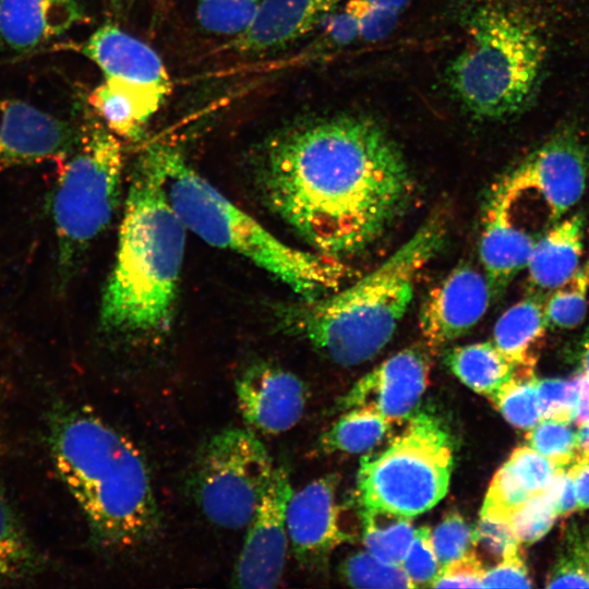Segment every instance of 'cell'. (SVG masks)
<instances>
[{
    "mask_svg": "<svg viewBox=\"0 0 589 589\" xmlns=\"http://www.w3.org/2000/svg\"><path fill=\"white\" fill-rule=\"evenodd\" d=\"M266 205L312 248L333 257L380 239L407 207L412 183L390 134L364 115L298 121L257 152Z\"/></svg>",
    "mask_w": 589,
    "mask_h": 589,
    "instance_id": "cell-1",
    "label": "cell"
},
{
    "mask_svg": "<svg viewBox=\"0 0 589 589\" xmlns=\"http://www.w3.org/2000/svg\"><path fill=\"white\" fill-rule=\"evenodd\" d=\"M48 445L97 549L128 551L156 537L160 515L151 474L127 436L93 413L63 406L49 416Z\"/></svg>",
    "mask_w": 589,
    "mask_h": 589,
    "instance_id": "cell-2",
    "label": "cell"
},
{
    "mask_svg": "<svg viewBox=\"0 0 589 589\" xmlns=\"http://www.w3.org/2000/svg\"><path fill=\"white\" fill-rule=\"evenodd\" d=\"M187 231L147 147L128 188L116 260L100 302L99 321L106 332L149 339L169 329Z\"/></svg>",
    "mask_w": 589,
    "mask_h": 589,
    "instance_id": "cell-3",
    "label": "cell"
},
{
    "mask_svg": "<svg viewBox=\"0 0 589 589\" xmlns=\"http://www.w3.org/2000/svg\"><path fill=\"white\" fill-rule=\"evenodd\" d=\"M446 220L433 214L381 265L356 283L286 310V325L332 361L357 365L390 340L419 274L444 244Z\"/></svg>",
    "mask_w": 589,
    "mask_h": 589,
    "instance_id": "cell-4",
    "label": "cell"
},
{
    "mask_svg": "<svg viewBox=\"0 0 589 589\" xmlns=\"http://www.w3.org/2000/svg\"><path fill=\"white\" fill-rule=\"evenodd\" d=\"M168 200L185 228L213 247L232 251L304 299L340 288L351 272L337 257L291 247L201 176L176 147L148 146Z\"/></svg>",
    "mask_w": 589,
    "mask_h": 589,
    "instance_id": "cell-5",
    "label": "cell"
},
{
    "mask_svg": "<svg viewBox=\"0 0 589 589\" xmlns=\"http://www.w3.org/2000/svg\"><path fill=\"white\" fill-rule=\"evenodd\" d=\"M467 40L445 70L447 87L471 117L510 118L540 89L549 53L542 28L524 10L497 2L465 17Z\"/></svg>",
    "mask_w": 589,
    "mask_h": 589,
    "instance_id": "cell-6",
    "label": "cell"
},
{
    "mask_svg": "<svg viewBox=\"0 0 589 589\" xmlns=\"http://www.w3.org/2000/svg\"><path fill=\"white\" fill-rule=\"evenodd\" d=\"M51 197L58 273L67 284L91 243L108 227L120 202L123 151L120 139L88 117L62 159Z\"/></svg>",
    "mask_w": 589,
    "mask_h": 589,
    "instance_id": "cell-7",
    "label": "cell"
},
{
    "mask_svg": "<svg viewBox=\"0 0 589 589\" xmlns=\"http://www.w3.org/2000/svg\"><path fill=\"white\" fill-rule=\"evenodd\" d=\"M452 470L453 445L444 423L431 413L414 411L383 450L361 458L360 504L412 518L446 495Z\"/></svg>",
    "mask_w": 589,
    "mask_h": 589,
    "instance_id": "cell-8",
    "label": "cell"
},
{
    "mask_svg": "<svg viewBox=\"0 0 589 589\" xmlns=\"http://www.w3.org/2000/svg\"><path fill=\"white\" fill-rule=\"evenodd\" d=\"M274 469L271 455L252 430L226 428L197 450L191 474L194 501L214 525L231 530L244 528Z\"/></svg>",
    "mask_w": 589,
    "mask_h": 589,
    "instance_id": "cell-9",
    "label": "cell"
},
{
    "mask_svg": "<svg viewBox=\"0 0 589 589\" xmlns=\"http://www.w3.org/2000/svg\"><path fill=\"white\" fill-rule=\"evenodd\" d=\"M588 171L584 141L575 130L564 128L529 154L500 184L513 199L528 192L538 194L554 224L581 199Z\"/></svg>",
    "mask_w": 589,
    "mask_h": 589,
    "instance_id": "cell-10",
    "label": "cell"
},
{
    "mask_svg": "<svg viewBox=\"0 0 589 589\" xmlns=\"http://www.w3.org/2000/svg\"><path fill=\"white\" fill-rule=\"evenodd\" d=\"M292 492L287 469L275 467L247 526L245 539L231 577L233 587L274 588L279 584L289 544L286 512Z\"/></svg>",
    "mask_w": 589,
    "mask_h": 589,
    "instance_id": "cell-11",
    "label": "cell"
},
{
    "mask_svg": "<svg viewBox=\"0 0 589 589\" xmlns=\"http://www.w3.org/2000/svg\"><path fill=\"white\" fill-rule=\"evenodd\" d=\"M105 79L113 80L158 111L172 91V81L159 55L112 23L99 26L81 46Z\"/></svg>",
    "mask_w": 589,
    "mask_h": 589,
    "instance_id": "cell-12",
    "label": "cell"
},
{
    "mask_svg": "<svg viewBox=\"0 0 589 589\" xmlns=\"http://www.w3.org/2000/svg\"><path fill=\"white\" fill-rule=\"evenodd\" d=\"M429 373L430 359L424 349H402L358 380L339 407H369L390 423L408 420L426 388Z\"/></svg>",
    "mask_w": 589,
    "mask_h": 589,
    "instance_id": "cell-13",
    "label": "cell"
},
{
    "mask_svg": "<svg viewBox=\"0 0 589 589\" xmlns=\"http://www.w3.org/2000/svg\"><path fill=\"white\" fill-rule=\"evenodd\" d=\"M236 395L244 422L265 435H278L301 419L308 390L292 372L271 362L245 368L236 380Z\"/></svg>",
    "mask_w": 589,
    "mask_h": 589,
    "instance_id": "cell-14",
    "label": "cell"
},
{
    "mask_svg": "<svg viewBox=\"0 0 589 589\" xmlns=\"http://www.w3.org/2000/svg\"><path fill=\"white\" fill-rule=\"evenodd\" d=\"M491 300L484 274L465 263L455 267L421 305L419 327L426 346L437 349L469 332Z\"/></svg>",
    "mask_w": 589,
    "mask_h": 589,
    "instance_id": "cell-15",
    "label": "cell"
},
{
    "mask_svg": "<svg viewBox=\"0 0 589 589\" xmlns=\"http://www.w3.org/2000/svg\"><path fill=\"white\" fill-rule=\"evenodd\" d=\"M77 139L67 121L20 99L0 97V170L64 159Z\"/></svg>",
    "mask_w": 589,
    "mask_h": 589,
    "instance_id": "cell-16",
    "label": "cell"
},
{
    "mask_svg": "<svg viewBox=\"0 0 589 589\" xmlns=\"http://www.w3.org/2000/svg\"><path fill=\"white\" fill-rule=\"evenodd\" d=\"M337 474H326L292 492L286 512L289 543L297 561L306 567L325 562L350 536L339 524Z\"/></svg>",
    "mask_w": 589,
    "mask_h": 589,
    "instance_id": "cell-17",
    "label": "cell"
},
{
    "mask_svg": "<svg viewBox=\"0 0 589 589\" xmlns=\"http://www.w3.org/2000/svg\"><path fill=\"white\" fill-rule=\"evenodd\" d=\"M344 0H263L251 25L225 49L244 56L287 48L315 31Z\"/></svg>",
    "mask_w": 589,
    "mask_h": 589,
    "instance_id": "cell-18",
    "label": "cell"
},
{
    "mask_svg": "<svg viewBox=\"0 0 589 589\" xmlns=\"http://www.w3.org/2000/svg\"><path fill=\"white\" fill-rule=\"evenodd\" d=\"M513 197L498 184L489 199L480 242V259L496 300L512 279L527 266L536 242L515 223Z\"/></svg>",
    "mask_w": 589,
    "mask_h": 589,
    "instance_id": "cell-19",
    "label": "cell"
},
{
    "mask_svg": "<svg viewBox=\"0 0 589 589\" xmlns=\"http://www.w3.org/2000/svg\"><path fill=\"white\" fill-rule=\"evenodd\" d=\"M88 20L84 0H0V48H37Z\"/></svg>",
    "mask_w": 589,
    "mask_h": 589,
    "instance_id": "cell-20",
    "label": "cell"
},
{
    "mask_svg": "<svg viewBox=\"0 0 589 589\" xmlns=\"http://www.w3.org/2000/svg\"><path fill=\"white\" fill-rule=\"evenodd\" d=\"M557 469L529 445L517 447L492 478L480 516L508 522L521 504L545 490Z\"/></svg>",
    "mask_w": 589,
    "mask_h": 589,
    "instance_id": "cell-21",
    "label": "cell"
},
{
    "mask_svg": "<svg viewBox=\"0 0 589 589\" xmlns=\"http://www.w3.org/2000/svg\"><path fill=\"white\" fill-rule=\"evenodd\" d=\"M584 215L561 218L536 240L526 268L537 292L552 291L579 267L582 256Z\"/></svg>",
    "mask_w": 589,
    "mask_h": 589,
    "instance_id": "cell-22",
    "label": "cell"
},
{
    "mask_svg": "<svg viewBox=\"0 0 589 589\" xmlns=\"http://www.w3.org/2000/svg\"><path fill=\"white\" fill-rule=\"evenodd\" d=\"M548 327L544 297L531 294L500 316L492 341L517 366L533 368Z\"/></svg>",
    "mask_w": 589,
    "mask_h": 589,
    "instance_id": "cell-23",
    "label": "cell"
},
{
    "mask_svg": "<svg viewBox=\"0 0 589 589\" xmlns=\"http://www.w3.org/2000/svg\"><path fill=\"white\" fill-rule=\"evenodd\" d=\"M47 558L28 534L4 489L0 486V586L41 574Z\"/></svg>",
    "mask_w": 589,
    "mask_h": 589,
    "instance_id": "cell-24",
    "label": "cell"
},
{
    "mask_svg": "<svg viewBox=\"0 0 589 589\" xmlns=\"http://www.w3.org/2000/svg\"><path fill=\"white\" fill-rule=\"evenodd\" d=\"M445 363L465 385L488 398L522 368L506 358L492 340L452 348Z\"/></svg>",
    "mask_w": 589,
    "mask_h": 589,
    "instance_id": "cell-25",
    "label": "cell"
},
{
    "mask_svg": "<svg viewBox=\"0 0 589 589\" xmlns=\"http://www.w3.org/2000/svg\"><path fill=\"white\" fill-rule=\"evenodd\" d=\"M87 99L105 127L117 137L127 141H139L153 117L136 96L108 79H104Z\"/></svg>",
    "mask_w": 589,
    "mask_h": 589,
    "instance_id": "cell-26",
    "label": "cell"
},
{
    "mask_svg": "<svg viewBox=\"0 0 589 589\" xmlns=\"http://www.w3.org/2000/svg\"><path fill=\"white\" fill-rule=\"evenodd\" d=\"M390 422L369 407L348 409L317 442L321 453L358 454L377 446L389 431Z\"/></svg>",
    "mask_w": 589,
    "mask_h": 589,
    "instance_id": "cell-27",
    "label": "cell"
},
{
    "mask_svg": "<svg viewBox=\"0 0 589 589\" xmlns=\"http://www.w3.org/2000/svg\"><path fill=\"white\" fill-rule=\"evenodd\" d=\"M362 540L376 558L400 565L414 534L411 517L361 505Z\"/></svg>",
    "mask_w": 589,
    "mask_h": 589,
    "instance_id": "cell-28",
    "label": "cell"
},
{
    "mask_svg": "<svg viewBox=\"0 0 589 589\" xmlns=\"http://www.w3.org/2000/svg\"><path fill=\"white\" fill-rule=\"evenodd\" d=\"M548 588H589V521L570 520L545 579Z\"/></svg>",
    "mask_w": 589,
    "mask_h": 589,
    "instance_id": "cell-29",
    "label": "cell"
},
{
    "mask_svg": "<svg viewBox=\"0 0 589 589\" xmlns=\"http://www.w3.org/2000/svg\"><path fill=\"white\" fill-rule=\"evenodd\" d=\"M489 399L518 429L529 430L541 420L533 368H519Z\"/></svg>",
    "mask_w": 589,
    "mask_h": 589,
    "instance_id": "cell-30",
    "label": "cell"
},
{
    "mask_svg": "<svg viewBox=\"0 0 589 589\" xmlns=\"http://www.w3.org/2000/svg\"><path fill=\"white\" fill-rule=\"evenodd\" d=\"M589 260L562 285L550 291L544 301L548 326L574 329L585 320L588 309Z\"/></svg>",
    "mask_w": 589,
    "mask_h": 589,
    "instance_id": "cell-31",
    "label": "cell"
},
{
    "mask_svg": "<svg viewBox=\"0 0 589 589\" xmlns=\"http://www.w3.org/2000/svg\"><path fill=\"white\" fill-rule=\"evenodd\" d=\"M263 0H196L195 19L212 35L236 37L251 25Z\"/></svg>",
    "mask_w": 589,
    "mask_h": 589,
    "instance_id": "cell-32",
    "label": "cell"
},
{
    "mask_svg": "<svg viewBox=\"0 0 589 589\" xmlns=\"http://www.w3.org/2000/svg\"><path fill=\"white\" fill-rule=\"evenodd\" d=\"M341 578L359 588H414L401 565L385 563L370 552L348 556L340 566Z\"/></svg>",
    "mask_w": 589,
    "mask_h": 589,
    "instance_id": "cell-33",
    "label": "cell"
},
{
    "mask_svg": "<svg viewBox=\"0 0 589 589\" xmlns=\"http://www.w3.org/2000/svg\"><path fill=\"white\" fill-rule=\"evenodd\" d=\"M528 444L558 468H567L577 456V433L569 423L541 419L528 430Z\"/></svg>",
    "mask_w": 589,
    "mask_h": 589,
    "instance_id": "cell-34",
    "label": "cell"
},
{
    "mask_svg": "<svg viewBox=\"0 0 589 589\" xmlns=\"http://www.w3.org/2000/svg\"><path fill=\"white\" fill-rule=\"evenodd\" d=\"M557 518L553 505L543 492L530 497L509 517L508 524L520 544L542 539Z\"/></svg>",
    "mask_w": 589,
    "mask_h": 589,
    "instance_id": "cell-35",
    "label": "cell"
},
{
    "mask_svg": "<svg viewBox=\"0 0 589 589\" xmlns=\"http://www.w3.org/2000/svg\"><path fill=\"white\" fill-rule=\"evenodd\" d=\"M431 539L441 567L461 557L476 544L474 529L458 513L446 515L431 531Z\"/></svg>",
    "mask_w": 589,
    "mask_h": 589,
    "instance_id": "cell-36",
    "label": "cell"
},
{
    "mask_svg": "<svg viewBox=\"0 0 589 589\" xmlns=\"http://www.w3.org/2000/svg\"><path fill=\"white\" fill-rule=\"evenodd\" d=\"M538 399L541 419L566 423L575 420L577 410V386L575 378H538Z\"/></svg>",
    "mask_w": 589,
    "mask_h": 589,
    "instance_id": "cell-37",
    "label": "cell"
},
{
    "mask_svg": "<svg viewBox=\"0 0 589 589\" xmlns=\"http://www.w3.org/2000/svg\"><path fill=\"white\" fill-rule=\"evenodd\" d=\"M400 565L414 588L431 587L441 566L432 545L429 527L414 529L412 542Z\"/></svg>",
    "mask_w": 589,
    "mask_h": 589,
    "instance_id": "cell-38",
    "label": "cell"
},
{
    "mask_svg": "<svg viewBox=\"0 0 589 589\" xmlns=\"http://www.w3.org/2000/svg\"><path fill=\"white\" fill-rule=\"evenodd\" d=\"M320 27L323 29L313 44V55L339 49L360 39L359 14L348 1L342 10L329 14Z\"/></svg>",
    "mask_w": 589,
    "mask_h": 589,
    "instance_id": "cell-39",
    "label": "cell"
},
{
    "mask_svg": "<svg viewBox=\"0 0 589 589\" xmlns=\"http://www.w3.org/2000/svg\"><path fill=\"white\" fill-rule=\"evenodd\" d=\"M485 568L470 550L461 557L441 567L432 588H483Z\"/></svg>",
    "mask_w": 589,
    "mask_h": 589,
    "instance_id": "cell-40",
    "label": "cell"
},
{
    "mask_svg": "<svg viewBox=\"0 0 589 589\" xmlns=\"http://www.w3.org/2000/svg\"><path fill=\"white\" fill-rule=\"evenodd\" d=\"M359 14L360 39L374 43L386 38L396 28L401 13L366 5L362 0H348Z\"/></svg>",
    "mask_w": 589,
    "mask_h": 589,
    "instance_id": "cell-41",
    "label": "cell"
},
{
    "mask_svg": "<svg viewBox=\"0 0 589 589\" xmlns=\"http://www.w3.org/2000/svg\"><path fill=\"white\" fill-rule=\"evenodd\" d=\"M483 588L512 587L530 588L532 581L520 551L510 553L501 558L493 567L485 570Z\"/></svg>",
    "mask_w": 589,
    "mask_h": 589,
    "instance_id": "cell-42",
    "label": "cell"
},
{
    "mask_svg": "<svg viewBox=\"0 0 589 589\" xmlns=\"http://www.w3.org/2000/svg\"><path fill=\"white\" fill-rule=\"evenodd\" d=\"M474 534L476 543L480 542L490 553L501 558L520 551V543L507 521L480 516Z\"/></svg>",
    "mask_w": 589,
    "mask_h": 589,
    "instance_id": "cell-43",
    "label": "cell"
},
{
    "mask_svg": "<svg viewBox=\"0 0 589 589\" xmlns=\"http://www.w3.org/2000/svg\"><path fill=\"white\" fill-rule=\"evenodd\" d=\"M544 493L550 498L557 517L568 516L579 509L574 481L567 468L556 470Z\"/></svg>",
    "mask_w": 589,
    "mask_h": 589,
    "instance_id": "cell-44",
    "label": "cell"
},
{
    "mask_svg": "<svg viewBox=\"0 0 589 589\" xmlns=\"http://www.w3.org/2000/svg\"><path fill=\"white\" fill-rule=\"evenodd\" d=\"M577 496L578 508H589V459L575 460L568 468Z\"/></svg>",
    "mask_w": 589,
    "mask_h": 589,
    "instance_id": "cell-45",
    "label": "cell"
},
{
    "mask_svg": "<svg viewBox=\"0 0 589 589\" xmlns=\"http://www.w3.org/2000/svg\"><path fill=\"white\" fill-rule=\"evenodd\" d=\"M577 386V410L575 422L578 425L589 422V374L585 372L574 376Z\"/></svg>",
    "mask_w": 589,
    "mask_h": 589,
    "instance_id": "cell-46",
    "label": "cell"
},
{
    "mask_svg": "<svg viewBox=\"0 0 589 589\" xmlns=\"http://www.w3.org/2000/svg\"><path fill=\"white\" fill-rule=\"evenodd\" d=\"M577 433V456L578 459H589V422L579 425Z\"/></svg>",
    "mask_w": 589,
    "mask_h": 589,
    "instance_id": "cell-47",
    "label": "cell"
},
{
    "mask_svg": "<svg viewBox=\"0 0 589 589\" xmlns=\"http://www.w3.org/2000/svg\"><path fill=\"white\" fill-rule=\"evenodd\" d=\"M580 371L589 374V324L587 325L578 347Z\"/></svg>",
    "mask_w": 589,
    "mask_h": 589,
    "instance_id": "cell-48",
    "label": "cell"
},
{
    "mask_svg": "<svg viewBox=\"0 0 589 589\" xmlns=\"http://www.w3.org/2000/svg\"><path fill=\"white\" fill-rule=\"evenodd\" d=\"M366 5L373 8L390 9L401 13L409 4L410 0H362Z\"/></svg>",
    "mask_w": 589,
    "mask_h": 589,
    "instance_id": "cell-49",
    "label": "cell"
},
{
    "mask_svg": "<svg viewBox=\"0 0 589 589\" xmlns=\"http://www.w3.org/2000/svg\"><path fill=\"white\" fill-rule=\"evenodd\" d=\"M109 1H110V5L112 10L117 14H123L124 12H127L132 5V3L134 2V0H109Z\"/></svg>",
    "mask_w": 589,
    "mask_h": 589,
    "instance_id": "cell-50",
    "label": "cell"
}]
</instances>
